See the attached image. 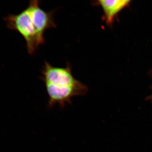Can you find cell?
Instances as JSON below:
<instances>
[{
  "label": "cell",
  "instance_id": "obj_3",
  "mask_svg": "<svg viewBox=\"0 0 152 152\" xmlns=\"http://www.w3.org/2000/svg\"><path fill=\"white\" fill-rule=\"evenodd\" d=\"M129 0H99L96 4L102 7L104 14V19L106 23L111 25L117 14L129 4Z\"/></svg>",
  "mask_w": 152,
  "mask_h": 152
},
{
  "label": "cell",
  "instance_id": "obj_1",
  "mask_svg": "<svg viewBox=\"0 0 152 152\" xmlns=\"http://www.w3.org/2000/svg\"><path fill=\"white\" fill-rule=\"evenodd\" d=\"M53 11L47 12L40 6L39 1H30L28 6L20 13L4 18L8 28L19 33L24 39L29 54H34L45 42L47 30L56 27Z\"/></svg>",
  "mask_w": 152,
  "mask_h": 152
},
{
  "label": "cell",
  "instance_id": "obj_2",
  "mask_svg": "<svg viewBox=\"0 0 152 152\" xmlns=\"http://www.w3.org/2000/svg\"><path fill=\"white\" fill-rule=\"evenodd\" d=\"M42 74L41 79L48 96L49 107L58 105L64 108L71 104L74 97L84 96L88 93V87L74 77L69 65L58 67L45 62Z\"/></svg>",
  "mask_w": 152,
  "mask_h": 152
},
{
  "label": "cell",
  "instance_id": "obj_4",
  "mask_svg": "<svg viewBox=\"0 0 152 152\" xmlns=\"http://www.w3.org/2000/svg\"></svg>",
  "mask_w": 152,
  "mask_h": 152
}]
</instances>
